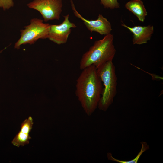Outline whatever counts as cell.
Returning a JSON list of instances; mask_svg holds the SVG:
<instances>
[{
	"mask_svg": "<svg viewBox=\"0 0 163 163\" xmlns=\"http://www.w3.org/2000/svg\"><path fill=\"white\" fill-rule=\"evenodd\" d=\"M82 70L76 81L75 94L86 114L90 116L98 107L103 91L102 83L94 66Z\"/></svg>",
	"mask_w": 163,
	"mask_h": 163,
	"instance_id": "1",
	"label": "cell"
},
{
	"mask_svg": "<svg viewBox=\"0 0 163 163\" xmlns=\"http://www.w3.org/2000/svg\"><path fill=\"white\" fill-rule=\"evenodd\" d=\"M113 39V35L110 33L105 35L102 39L95 41L82 56L80 69L82 70L91 65L94 66L97 69L105 62L112 61L116 53Z\"/></svg>",
	"mask_w": 163,
	"mask_h": 163,
	"instance_id": "2",
	"label": "cell"
},
{
	"mask_svg": "<svg viewBox=\"0 0 163 163\" xmlns=\"http://www.w3.org/2000/svg\"><path fill=\"white\" fill-rule=\"evenodd\" d=\"M97 70L104 86L97 107L106 111L113 103L117 94V79L115 67L112 61H110L101 65Z\"/></svg>",
	"mask_w": 163,
	"mask_h": 163,
	"instance_id": "3",
	"label": "cell"
},
{
	"mask_svg": "<svg viewBox=\"0 0 163 163\" xmlns=\"http://www.w3.org/2000/svg\"><path fill=\"white\" fill-rule=\"evenodd\" d=\"M37 18L31 19L30 24L20 30V37L15 43V49H19L21 45L34 44L39 39L48 38L50 24Z\"/></svg>",
	"mask_w": 163,
	"mask_h": 163,
	"instance_id": "4",
	"label": "cell"
},
{
	"mask_svg": "<svg viewBox=\"0 0 163 163\" xmlns=\"http://www.w3.org/2000/svg\"><path fill=\"white\" fill-rule=\"evenodd\" d=\"M27 5L29 8L39 11L45 22L59 20L62 11V0H33Z\"/></svg>",
	"mask_w": 163,
	"mask_h": 163,
	"instance_id": "5",
	"label": "cell"
},
{
	"mask_svg": "<svg viewBox=\"0 0 163 163\" xmlns=\"http://www.w3.org/2000/svg\"><path fill=\"white\" fill-rule=\"evenodd\" d=\"M63 17L64 20L61 24H50L48 39L58 45L66 43L71 33V28L76 27L74 23L69 21V14Z\"/></svg>",
	"mask_w": 163,
	"mask_h": 163,
	"instance_id": "6",
	"label": "cell"
},
{
	"mask_svg": "<svg viewBox=\"0 0 163 163\" xmlns=\"http://www.w3.org/2000/svg\"><path fill=\"white\" fill-rule=\"evenodd\" d=\"M71 7L75 16L80 19L88 29L91 32H96L101 35H106L111 33V25L107 19L102 14H99L97 19L89 20L84 18L77 11L72 1L70 0Z\"/></svg>",
	"mask_w": 163,
	"mask_h": 163,
	"instance_id": "7",
	"label": "cell"
},
{
	"mask_svg": "<svg viewBox=\"0 0 163 163\" xmlns=\"http://www.w3.org/2000/svg\"><path fill=\"white\" fill-rule=\"evenodd\" d=\"M123 27L128 29L133 34L132 42L133 44L141 45L147 43L150 40L154 31L152 25L147 26H136L130 27L124 24Z\"/></svg>",
	"mask_w": 163,
	"mask_h": 163,
	"instance_id": "8",
	"label": "cell"
},
{
	"mask_svg": "<svg viewBox=\"0 0 163 163\" xmlns=\"http://www.w3.org/2000/svg\"><path fill=\"white\" fill-rule=\"evenodd\" d=\"M33 124V119L30 116L22 122L20 131L11 141L14 146L19 147L29 144V140L31 139L29 133L32 129Z\"/></svg>",
	"mask_w": 163,
	"mask_h": 163,
	"instance_id": "9",
	"label": "cell"
},
{
	"mask_svg": "<svg viewBox=\"0 0 163 163\" xmlns=\"http://www.w3.org/2000/svg\"><path fill=\"white\" fill-rule=\"evenodd\" d=\"M125 8L133 13L140 21L143 22L147 12L141 0H131L125 5Z\"/></svg>",
	"mask_w": 163,
	"mask_h": 163,
	"instance_id": "10",
	"label": "cell"
},
{
	"mask_svg": "<svg viewBox=\"0 0 163 163\" xmlns=\"http://www.w3.org/2000/svg\"><path fill=\"white\" fill-rule=\"evenodd\" d=\"M142 147L140 151L138 154L137 156L133 159L129 161H120L113 158L112 154L110 153H108L107 154V157L109 160H110L120 163H136L142 154L145 151L149 149V146L146 142H142Z\"/></svg>",
	"mask_w": 163,
	"mask_h": 163,
	"instance_id": "11",
	"label": "cell"
},
{
	"mask_svg": "<svg viewBox=\"0 0 163 163\" xmlns=\"http://www.w3.org/2000/svg\"><path fill=\"white\" fill-rule=\"evenodd\" d=\"M101 3L105 8L113 9L119 8V4L117 0H100Z\"/></svg>",
	"mask_w": 163,
	"mask_h": 163,
	"instance_id": "12",
	"label": "cell"
},
{
	"mask_svg": "<svg viewBox=\"0 0 163 163\" xmlns=\"http://www.w3.org/2000/svg\"><path fill=\"white\" fill-rule=\"evenodd\" d=\"M14 5V0H0V8L4 11L13 7Z\"/></svg>",
	"mask_w": 163,
	"mask_h": 163,
	"instance_id": "13",
	"label": "cell"
},
{
	"mask_svg": "<svg viewBox=\"0 0 163 163\" xmlns=\"http://www.w3.org/2000/svg\"><path fill=\"white\" fill-rule=\"evenodd\" d=\"M7 48V47H5L3 49L1 50H0V54L2 53V52L5 50L6 48Z\"/></svg>",
	"mask_w": 163,
	"mask_h": 163,
	"instance_id": "14",
	"label": "cell"
}]
</instances>
